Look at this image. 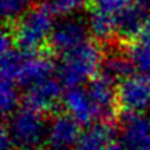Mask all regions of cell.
<instances>
[{
    "mask_svg": "<svg viewBox=\"0 0 150 150\" xmlns=\"http://www.w3.org/2000/svg\"><path fill=\"white\" fill-rule=\"evenodd\" d=\"M60 57L57 75L61 83L67 88L82 86L86 81L93 79L103 64L100 49L89 40Z\"/></svg>",
    "mask_w": 150,
    "mask_h": 150,
    "instance_id": "1",
    "label": "cell"
},
{
    "mask_svg": "<svg viewBox=\"0 0 150 150\" xmlns=\"http://www.w3.org/2000/svg\"><path fill=\"white\" fill-rule=\"evenodd\" d=\"M53 13L43 4L32 7L21 18L17 20L13 39L16 46L25 53H36L45 43L50 40L56 24Z\"/></svg>",
    "mask_w": 150,
    "mask_h": 150,
    "instance_id": "2",
    "label": "cell"
},
{
    "mask_svg": "<svg viewBox=\"0 0 150 150\" xmlns=\"http://www.w3.org/2000/svg\"><path fill=\"white\" fill-rule=\"evenodd\" d=\"M6 128L10 134L14 147L20 150H40L45 146L47 124L42 111L29 106L18 107L11 114Z\"/></svg>",
    "mask_w": 150,
    "mask_h": 150,
    "instance_id": "3",
    "label": "cell"
},
{
    "mask_svg": "<svg viewBox=\"0 0 150 150\" xmlns=\"http://www.w3.org/2000/svg\"><path fill=\"white\" fill-rule=\"evenodd\" d=\"M117 102L125 112H145L150 108V79L129 75L117 88Z\"/></svg>",
    "mask_w": 150,
    "mask_h": 150,
    "instance_id": "4",
    "label": "cell"
},
{
    "mask_svg": "<svg viewBox=\"0 0 150 150\" xmlns=\"http://www.w3.org/2000/svg\"><path fill=\"white\" fill-rule=\"evenodd\" d=\"M81 124L70 114H57L47 124L46 150H75L81 138Z\"/></svg>",
    "mask_w": 150,
    "mask_h": 150,
    "instance_id": "5",
    "label": "cell"
},
{
    "mask_svg": "<svg viewBox=\"0 0 150 150\" xmlns=\"http://www.w3.org/2000/svg\"><path fill=\"white\" fill-rule=\"evenodd\" d=\"M89 32L91 31L88 24L78 18L68 17V18H63L61 22L56 24L49 42L52 47L61 56L88 42Z\"/></svg>",
    "mask_w": 150,
    "mask_h": 150,
    "instance_id": "6",
    "label": "cell"
},
{
    "mask_svg": "<svg viewBox=\"0 0 150 150\" xmlns=\"http://www.w3.org/2000/svg\"><path fill=\"white\" fill-rule=\"evenodd\" d=\"M121 139L127 150H150V118L143 112H125Z\"/></svg>",
    "mask_w": 150,
    "mask_h": 150,
    "instance_id": "7",
    "label": "cell"
},
{
    "mask_svg": "<svg viewBox=\"0 0 150 150\" xmlns=\"http://www.w3.org/2000/svg\"><path fill=\"white\" fill-rule=\"evenodd\" d=\"M53 72L54 65L47 57L38 53L24 52L16 72V83L28 89L38 82L53 76Z\"/></svg>",
    "mask_w": 150,
    "mask_h": 150,
    "instance_id": "8",
    "label": "cell"
},
{
    "mask_svg": "<svg viewBox=\"0 0 150 150\" xmlns=\"http://www.w3.org/2000/svg\"><path fill=\"white\" fill-rule=\"evenodd\" d=\"M61 81L49 76L27 89L25 104L38 111H50L59 104L63 91Z\"/></svg>",
    "mask_w": 150,
    "mask_h": 150,
    "instance_id": "9",
    "label": "cell"
},
{
    "mask_svg": "<svg viewBox=\"0 0 150 150\" xmlns=\"http://www.w3.org/2000/svg\"><path fill=\"white\" fill-rule=\"evenodd\" d=\"M63 102L67 114H70L79 124H92L100 118V114L88 89L82 86L68 88V91L63 96Z\"/></svg>",
    "mask_w": 150,
    "mask_h": 150,
    "instance_id": "10",
    "label": "cell"
},
{
    "mask_svg": "<svg viewBox=\"0 0 150 150\" xmlns=\"http://www.w3.org/2000/svg\"><path fill=\"white\" fill-rule=\"evenodd\" d=\"M114 82L115 81L110 79L104 74H100L89 81V85L86 88L95 106L97 107L100 118H110L118 104L117 88L114 86Z\"/></svg>",
    "mask_w": 150,
    "mask_h": 150,
    "instance_id": "11",
    "label": "cell"
},
{
    "mask_svg": "<svg viewBox=\"0 0 150 150\" xmlns=\"http://www.w3.org/2000/svg\"><path fill=\"white\" fill-rule=\"evenodd\" d=\"M150 17V0H129L118 21V36L132 39L139 36Z\"/></svg>",
    "mask_w": 150,
    "mask_h": 150,
    "instance_id": "12",
    "label": "cell"
},
{
    "mask_svg": "<svg viewBox=\"0 0 150 150\" xmlns=\"http://www.w3.org/2000/svg\"><path fill=\"white\" fill-rule=\"evenodd\" d=\"M115 128L107 121L89 125L81 134L75 150H107L114 143Z\"/></svg>",
    "mask_w": 150,
    "mask_h": 150,
    "instance_id": "13",
    "label": "cell"
},
{
    "mask_svg": "<svg viewBox=\"0 0 150 150\" xmlns=\"http://www.w3.org/2000/svg\"><path fill=\"white\" fill-rule=\"evenodd\" d=\"M102 74L108 76L112 81H122L128 78L134 67L128 56H122L118 53H112L103 60Z\"/></svg>",
    "mask_w": 150,
    "mask_h": 150,
    "instance_id": "14",
    "label": "cell"
},
{
    "mask_svg": "<svg viewBox=\"0 0 150 150\" xmlns=\"http://www.w3.org/2000/svg\"><path fill=\"white\" fill-rule=\"evenodd\" d=\"M132 63L134 70L142 76L150 79V47L142 42L132 45L127 54Z\"/></svg>",
    "mask_w": 150,
    "mask_h": 150,
    "instance_id": "15",
    "label": "cell"
},
{
    "mask_svg": "<svg viewBox=\"0 0 150 150\" xmlns=\"http://www.w3.org/2000/svg\"><path fill=\"white\" fill-rule=\"evenodd\" d=\"M91 0H46V6L54 17L68 18L83 10Z\"/></svg>",
    "mask_w": 150,
    "mask_h": 150,
    "instance_id": "16",
    "label": "cell"
},
{
    "mask_svg": "<svg viewBox=\"0 0 150 150\" xmlns=\"http://www.w3.org/2000/svg\"><path fill=\"white\" fill-rule=\"evenodd\" d=\"M17 83L13 81L1 79V88H0V103H1V111L4 115L13 114L18 108L20 95L17 91Z\"/></svg>",
    "mask_w": 150,
    "mask_h": 150,
    "instance_id": "17",
    "label": "cell"
},
{
    "mask_svg": "<svg viewBox=\"0 0 150 150\" xmlns=\"http://www.w3.org/2000/svg\"><path fill=\"white\" fill-rule=\"evenodd\" d=\"M128 1L129 0H91V10L110 17L112 20H115L118 24L120 17L122 16V13L128 6Z\"/></svg>",
    "mask_w": 150,
    "mask_h": 150,
    "instance_id": "18",
    "label": "cell"
},
{
    "mask_svg": "<svg viewBox=\"0 0 150 150\" xmlns=\"http://www.w3.org/2000/svg\"><path fill=\"white\" fill-rule=\"evenodd\" d=\"M0 7H1V14L6 20L13 21L21 18L28 10L32 7V0H0Z\"/></svg>",
    "mask_w": 150,
    "mask_h": 150,
    "instance_id": "19",
    "label": "cell"
},
{
    "mask_svg": "<svg viewBox=\"0 0 150 150\" xmlns=\"http://www.w3.org/2000/svg\"><path fill=\"white\" fill-rule=\"evenodd\" d=\"M0 147H1V150H13V147H14L13 139H11L6 125H3V129H1V143H0Z\"/></svg>",
    "mask_w": 150,
    "mask_h": 150,
    "instance_id": "20",
    "label": "cell"
},
{
    "mask_svg": "<svg viewBox=\"0 0 150 150\" xmlns=\"http://www.w3.org/2000/svg\"><path fill=\"white\" fill-rule=\"evenodd\" d=\"M139 39H140L139 42H142L143 45L150 47V17L147 18V21L145 22V27H143L142 32H140Z\"/></svg>",
    "mask_w": 150,
    "mask_h": 150,
    "instance_id": "21",
    "label": "cell"
},
{
    "mask_svg": "<svg viewBox=\"0 0 150 150\" xmlns=\"http://www.w3.org/2000/svg\"><path fill=\"white\" fill-rule=\"evenodd\" d=\"M107 150H127V149H125L124 146H120V145H117V143H112Z\"/></svg>",
    "mask_w": 150,
    "mask_h": 150,
    "instance_id": "22",
    "label": "cell"
}]
</instances>
